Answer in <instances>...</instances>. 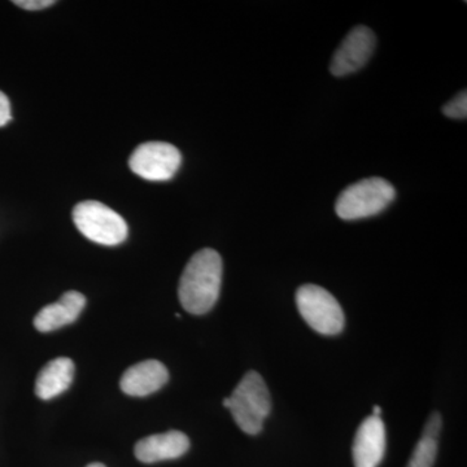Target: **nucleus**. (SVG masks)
Instances as JSON below:
<instances>
[{"label":"nucleus","mask_w":467,"mask_h":467,"mask_svg":"<svg viewBox=\"0 0 467 467\" xmlns=\"http://www.w3.org/2000/svg\"><path fill=\"white\" fill-rule=\"evenodd\" d=\"M376 34L364 26H356L344 38L342 45L335 51L330 70L335 77H343L358 72L376 48Z\"/></svg>","instance_id":"nucleus-7"},{"label":"nucleus","mask_w":467,"mask_h":467,"mask_svg":"<svg viewBox=\"0 0 467 467\" xmlns=\"http://www.w3.org/2000/svg\"><path fill=\"white\" fill-rule=\"evenodd\" d=\"M75 364L67 358L52 359L36 377V395L41 400H51L66 392L75 379Z\"/></svg>","instance_id":"nucleus-12"},{"label":"nucleus","mask_w":467,"mask_h":467,"mask_svg":"<svg viewBox=\"0 0 467 467\" xmlns=\"http://www.w3.org/2000/svg\"><path fill=\"white\" fill-rule=\"evenodd\" d=\"M227 409L243 432L260 434L272 410V399L263 377L256 371L245 374L230 396Z\"/></svg>","instance_id":"nucleus-2"},{"label":"nucleus","mask_w":467,"mask_h":467,"mask_svg":"<svg viewBox=\"0 0 467 467\" xmlns=\"http://www.w3.org/2000/svg\"><path fill=\"white\" fill-rule=\"evenodd\" d=\"M77 229L88 241L101 245H117L128 238L129 227L124 218L100 202H81L73 209Z\"/></svg>","instance_id":"nucleus-4"},{"label":"nucleus","mask_w":467,"mask_h":467,"mask_svg":"<svg viewBox=\"0 0 467 467\" xmlns=\"http://www.w3.org/2000/svg\"><path fill=\"white\" fill-rule=\"evenodd\" d=\"M380 413H382V409H380V407H374L373 409V417H379L380 416Z\"/></svg>","instance_id":"nucleus-18"},{"label":"nucleus","mask_w":467,"mask_h":467,"mask_svg":"<svg viewBox=\"0 0 467 467\" xmlns=\"http://www.w3.org/2000/svg\"><path fill=\"white\" fill-rule=\"evenodd\" d=\"M15 5L29 11H39L55 5L54 0H15Z\"/></svg>","instance_id":"nucleus-16"},{"label":"nucleus","mask_w":467,"mask_h":467,"mask_svg":"<svg viewBox=\"0 0 467 467\" xmlns=\"http://www.w3.org/2000/svg\"><path fill=\"white\" fill-rule=\"evenodd\" d=\"M9 119H11V104L7 95L0 91V128L8 124Z\"/></svg>","instance_id":"nucleus-17"},{"label":"nucleus","mask_w":467,"mask_h":467,"mask_svg":"<svg viewBox=\"0 0 467 467\" xmlns=\"http://www.w3.org/2000/svg\"><path fill=\"white\" fill-rule=\"evenodd\" d=\"M190 448V439L181 431L147 436L135 444V457L143 463L175 460L182 457Z\"/></svg>","instance_id":"nucleus-10"},{"label":"nucleus","mask_w":467,"mask_h":467,"mask_svg":"<svg viewBox=\"0 0 467 467\" xmlns=\"http://www.w3.org/2000/svg\"><path fill=\"white\" fill-rule=\"evenodd\" d=\"M182 164V155L173 144L147 142L135 149L129 160L131 171L143 180L169 181Z\"/></svg>","instance_id":"nucleus-6"},{"label":"nucleus","mask_w":467,"mask_h":467,"mask_svg":"<svg viewBox=\"0 0 467 467\" xmlns=\"http://www.w3.org/2000/svg\"><path fill=\"white\" fill-rule=\"evenodd\" d=\"M168 380V368L164 364L158 359H146L125 371L119 387L126 395L144 398L159 391Z\"/></svg>","instance_id":"nucleus-9"},{"label":"nucleus","mask_w":467,"mask_h":467,"mask_svg":"<svg viewBox=\"0 0 467 467\" xmlns=\"http://www.w3.org/2000/svg\"><path fill=\"white\" fill-rule=\"evenodd\" d=\"M223 284V259L218 252L204 248L196 252L184 267L178 296L186 312L202 316L213 308Z\"/></svg>","instance_id":"nucleus-1"},{"label":"nucleus","mask_w":467,"mask_h":467,"mask_svg":"<svg viewBox=\"0 0 467 467\" xmlns=\"http://www.w3.org/2000/svg\"><path fill=\"white\" fill-rule=\"evenodd\" d=\"M86 467H106V466H104L103 463H100V462H94V463H90V465L86 466Z\"/></svg>","instance_id":"nucleus-19"},{"label":"nucleus","mask_w":467,"mask_h":467,"mask_svg":"<svg viewBox=\"0 0 467 467\" xmlns=\"http://www.w3.org/2000/svg\"><path fill=\"white\" fill-rule=\"evenodd\" d=\"M296 304L301 317L317 333L337 335L344 328L342 306L333 295L316 285H301L296 292Z\"/></svg>","instance_id":"nucleus-5"},{"label":"nucleus","mask_w":467,"mask_h":467,"mask_svg":"<svg viewBox=\"0 0 467 467\" xmlns=\"http://www.w3.org/2000/svg\"><path fill=\"white\" fill-rule=\"evenodd\" d=\"M442 113L451 119H466L467 116V92L466 90L459 92L453 99L448 101L442 107Z\"/></svg>","instance_id":"nucleus-14"},{"label":"nucleus","mask_w":467,"mask_h":467,"mask_svg":"<svg viewBox=\"0 0 467 467\" xmlns=\"http://www.w3.org/2000/svg\"><path fill=\"white\" fill-rule=\"evenodd\" d=\"M355 467H378L386 451V427L379 417H368L356 432L353 441Z\"/></svg>","instance_id":"nucleus-8"},{"label":"nucleus","mask_w":467,"mask_h":467,"mask_svg":"<svg viewBox=\"0 0 467 467\" xmlns=\"http://www.w3.org/2000/svg\"><path fill=\"white\" fill-rule=\"evenodd\" d=\"M86 306V297L81 292L69 291L57 303L43 306L34 318V326L41 333H50L63 326L73 324Z\"/></svg>","instance_id":"nucleus-11"},{"label":"nucleus","mask_w":467,"mask_h":467,"mask_svg":"<svg viewBox=\"0 0 467 467\" xmlns=\"http://www.w3.org/2000/svg\"><path fill=\"white\" fill-rule=\"evenodd\" d=\"M396 192L383 178H367L347 187L337 199L335 211L342 220L352 221L376 216L395 199Z\"/></svg>","instance_id":"nucleus-3"},{"label":"nucleus","mask_w":467,"mask_h":467,"mask_svg":"<svg viewBox=\"0 0 467 467\" xmlns=\"http://www.w3.org/2000/svg\"><path fill=\"white\" fill-rule=\"evenodd\" d=\"M441 416L438 411H435V413H432L431 416L429 417V420H427L425 429H423V436L438 441L439 435H441Z\"/></svg>","instance_id":"nucleus-15"},{"label":"nucleus","mask_w":467,"mask_h":467,"mask_svg":"<svg viewBox=\"0 0 467 467\" xmlns=\"http://www.w3.org/2000/svg\"><path fill=\"white\" fill-rule=\"evenodd\" d=\"M436 456H438V441L422 436L414 448L407 467H432Z\"/></svg>","instance_id":"nucleus-13"}]
</instances>
